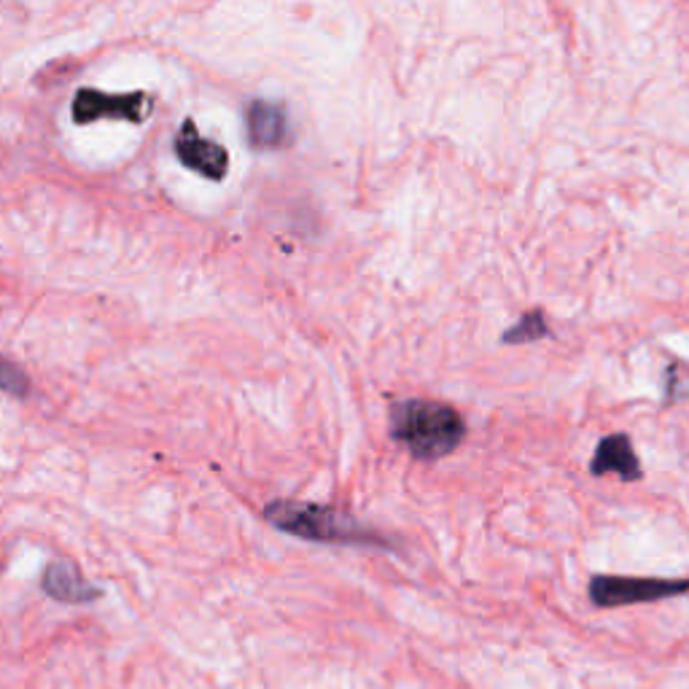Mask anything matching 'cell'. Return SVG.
<instances>
[{
    "mask_svg": "<svg viewBox=\"0 0 689 689\" xmlns=\"http://www.w3.org/2000/svg\"><path fill=\"white\" fill-rule=\"evenodd\" d=\"M388 423L391 436L421 461H436L455 453L466 436V421L461 412L431 398L396 402L388 412Z\"/></svg>",
    "mask_w": 689,
    "mask_h": 689,
    "instance_id": "6da1fadb",
    "label": "cell"
},
{
    "mask_svg": "<svg viewBox=\"0 0 689 689\" xmlns=\"http://www.w3.org/2000/svg\"><path fill=\"white\" fill-rule=\"evenodd\" d=\"M689 592V579H652V577H592L590 601L601 609L633 607V603L666 601Z\"/></svg>",
    "mask_w": 689,
    "mask_h": 689,
    "instance_id": "3957f363",
    "label": "cell"
},
{
    "mask_svg": "<svg viewBox=\"0 0 689 689\" xmlns=\"http://www.w3.org/2000/svg\"><path fill=\"white\" fill-rule=\"evenodd\" d=\"M176 157L189 170L199 173L203 178H210V181H222L229 170L227 148L203 138L191 119H186L176 135Z\"/></svg>",
    "mask_w": 689,
    "mask_h": 689,
    "instance_id": "5b68a950",
    "label": "cell"
},
{
    "mask_svg": "<svg viewBox=\"0 0 689 689\" xmlns=\"http://www.w3.org/2000/svg\"><path fill=\"white\" fill-rule=\"evenodd\" d=\"M248 140L254 148H278L288 138L286 108L269 100L248 102Z\"/></svg>",
    "mask_w": 689,
    "mask_h": 689,
    "instance_id": "52a82bcc",
    "label": "cell"
},
{
    "mask_svg": "<svg viewBox=\"0 0 689 689\" xmlns=\"http://www.w3.org/2000/svg\"><path fill=\"white\" fill-rule=\"evenodd\" d=\"M70 114H73L76 125H89V121L98 119H125L132 121V125H140L151 114V102H148L146 92L106 95L87 87L76 92Z\"/></svg>",
    "mask_w": 689,
    "mask_h": 689,
    "instance_id": "277c9868",
    "label": "cell"
},
{
    "mask_svg": "<svg viewBox=\"0 0 689 689\" xmlns=\"http://www.w3.org/2000/svg\"><path fill=\"white\" fill-rule=\"evenodd\" d=\"M3 391L6 394H28V377L22 375V372H17L14 364L6 362L3 364Z\"/></svg>",
    "mask_w": 689,
    "mask_h": 689,
    "instance_id": "30bf717a",
    "label": "cell"
},
{
    "mask_svg": "<svg viewBox=\"0 0 689 689\" xmlns=\"http://www.w3.org/2000/svg\"><path fill=\"white\" fill-rule=\"evenodd\" d=\"M43 590L51 598L66 603H87L100 598V590L83 582L73 563H62V560H55V563L47 565V571H43Z\"/></svg>",
    "mask_w": 689,
    "mask_h": 689,
    "instance_id": "ba28073f",
    "label": "cell"
},
{
    "mask_svg": "<svg viewBox=\"0 0 689 689\" xmlns=\"http://www.w3.org/2000/svg\"><path fill=\"white\" fill-rule=\"evenodd\" d=\"M264 520L283 533L307 539V542L332 544H385L370 528L356 523L332 506L307 504V501L278 499L264 506Z\"/></svg>",
    "mask_w": 689,
    "mask_h": 689,
    "instance_id": "7a4b0ae2",
    "label": "cell"
},
{
    "mask_svg": "<svg viewBox=\"0 0 689 689\" xmlns=\"http://www.w3.org/2000/svg\"><path fill=\"white\" fill-rule=\"evenodd\" d=\"M550 334V326H547V318L542 311H531L525 313L523 318L518 321L512 328L504 332V343L506 345H525V343H537Z\"/></svg>",
    "mask_w": 689,
    "mask_h": 689,
    "instance_id": "9c48e42d",
    "label": "cell"
},
{
    "mask_svg": "<svg viewBox=\"0 0 689 689\" xmlns=\"http://www.w3.org/2000/svg\"><path fill=\"white\" fill-rule=\"evenodd\" d=\"M590 472L596 476L617 474L622 482H636L643 476L639 455L633 453L630 436L624 434H609L598 442L596 455L590 461Z\"/></svg>",
    "mask_w": 689,
    "mask_h": 689,
    "instance_id": "8992f818",
    "label": "cell"
}]
</instances>
